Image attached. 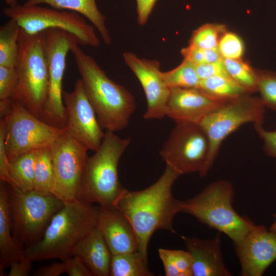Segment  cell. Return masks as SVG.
<instances>
[{"label": "cell", "instance_id": "6da1fadb", "mask_svg": "<svg viewBox=\"0 0 276 276\" xmlns=\"http://www.w3.org/2000/svg\"><path fill=\"white\" fill-rule=\"evenodd\" d=\"M179 176L166 165L156 182L141 191L125 189L114 204L132 225L137 239L138 251L146 259L150 239L156 230L175 233L173 221L180 212L182 201L174 198L172 188Z\"/></svg>", "mask_w": 276, "mask_h": 276}, {"label": "cell", "instance_id": "7a4b0ae2", "mask_svg": "<svg viewBox=\"0 0 276 276\" xmlns=\"http://www.w3.org/2000/svg\"><path fill=\"white\" fill-rule=\"evenodd\" d=\"M77 43L71 49L85 93L103 128L120 131L128 125L136 108L133 95L106 75L94 59Z\"/></svg>", "mask_w": 276, "mask_h": 276}, {"label": "cell", "instance_id": "3957f363", "mask_svg": "<svg viewBox=\"0 0 276 276\" xmlns=\"http://www.w3.org/2000/svg\"><path fill=\"white\" fill-rule=\"evenodd\" d=\"M101 207L79 200L65 202L54 215L42 238L25 249V258L31 261L72 256L76 245L98 225Z\"/></svg>", "mask_w": 276, "mask_h": 276}, {"label": "cell", "instance_id": "277c9868", "mask_svg": "<svg viewBox=\"0 0 276 276\" xmlns=\"http://www.w3.org/2000/svg\"><path fill=\"white\" fill-rule=\"evenodd\" d=\"M131 142L106 130L95 154L87 157L77 200L101 207L114 206L125 190L118 177V164Z\"/></svg>", "mask_w": 276, "mask_h": 276}, {"label": "cell", "instance_id": "5b68a950", "mask_svg": "<svg viewBox=\"0 0 276 276\" xmlns=\"http://www.w3.org/2000/svg\"><path fill=\"white\" fill-rule=\"evenodd\" d=\"M234 198L233 185L227 180H219L196 196L182 201L180 212L188 214L209 228L225 234L235 246L241 243L255 224L235 210Z\"/></svg>", "mask_w": 276, "mask_h": 276}, {"label": "cell", "instance_id": "8992f818", "mask_svg": "<svg viewBox=\"0 0 276 276\" xmlns=\"http://www.w3.org/2000/svg\"><path fill=\"white\" fill-rule=\"evenodd\" d=\"M18 43V82L11 99L41 120L49 88L43 32L31 34L20 28Z\"/></svg>", "mask_w": 276, "mask_h": 276}, {"label": "cell", "instance_id": "52a82bcc", "mask_svg": "<svg viewBox=\"0 0 276 276\" xmlns=\"http://www.w3.org/2000/svg\"><path fill=\"white\" fill-rule=\"evenodd\" d=\"M9 205L12 234L24 249L37 242L64 201L52 193L22 191L10 186Z\"/></svg>", "mask_w": 276, "mask_h": 276}, {"label": "cell", "instance_id": "ba28073f", "mask_svg": "<svg viewBox=\"0 0 276 276\" xmlns=\"http://www.w3.org/2000/svg\"><path fill=\"white\" fill-rule=\"evenodd\" d=\"M265 106L260 98L247 94L227 100L198 123L208 137L209 150L206 172L212 168L224 139L247 123L262 125Z\"/></svg>", "mask_w": 276, "mask_h": 276}, {"label": "cell", "instance_id": "9c48e42d", "mask_svg": "<svg viewBox=\"0 0 276 276\" xmlns=\"http://www.w3.org/2000/svg\"><path fill=\"white\" fill-rule=\"evenodd\" d=\"M43 32V43L49 69V88L41 120L59 128L67 124L66 108L63 101L62 80L67 53L77 38L59 28H49Z\"/></svg>", "mask_w": 276, "mask_h": 276}, {"label": "cell", "instance_id": "30bf717a", "mask_svg": "<svg viewBox=\"0 0 276 276\" xmlns=\"http://www.w3.org/2000/svg\"><path fill=\"white\" fill-rule=\"evenodd\" d=\"M3 13L29 34H36L49 28H59L73 34L81 45L92 47L100 45L94 26L77 13L24 4L8 6L3 9Z\"/></svg>", "mask_w": 276, "mask_h": 276}, {"label": "cell", "instance_id": "8fae6325", "mask_svg": "<svg viewBox=\"0 0 276 276\" xmlns=\"http://www.w3.org/2000/svg\"><path fill=\"white\" fill-rule=\"evenodd\" d=\"M3 119L9 160L22 153L50 147L64 129L47 124L12 99Z\"/></svg>", "mask_w": 276, "mask_h": 276}, {"label": "cell", "instance_id": "7c38bea8", "mask_svg": "<svg viewBox=\"0 0 276 276\" xmlns=\"http://www.w3.org/2000/svg\"><path fill=\"white\" fill-rule=\"evenodd\" d=\"M159 154L162 160L180 175L197 172L205 176L209 144L198 124L176 123Z\"/></svg>", "mask_w": 276, "mask_h": 276}, {"label": "cell", "instance_id": "4fadbf2b", "mask_svg": "<svg viewBox=\"0 0 276 276\" xmlns=\"http://www.w3.org/2000/svg\"><path fill=\"white\" fill-rule=\"evenodd\" d=\"M54 171L52 193L64 202L77 200L87 149L65 128L50 146Z\"/></svg>", "mask_w": 276, "mask_h": 276}, {"label": "cell", "instance_id": "5bb4252c", "mask_svg": "<svg viewBox=\"0 0 276 276\" xmlns=\"http://www.w3.org/2000/svg\"><path fill=\"white\" fill-rule=\"evenodd\" d=\"M66 108V130L88 150L96 151L105 136L96 114L87 98L81 79L75 84L72 92L63 91Z\"/></svg>", "mask_w": 276, "mask_h": 276}, {"label": "cell", "instance_id": "9a60e30c", "mask_svg": "<svg viewBox=\"0 0 276 276\" xmlns=\"http://www.w3.org/2000/svg\"><path fill=\"white\" fill-rule=\"evenodd\" d=\"M123 56L144 91L147 108L144 118L147 120L163 119L166 116L170 88L163 79L159 62L140 58L130 52L124 53Z\"/></svg>", "mask_w": 276, "mask_h": 276}, {"label": "cell", "instance_id": "2e32d148", "mask_svg": "<svg viewBox=\"0 0 276 276\" xmlns=\"http://www.w3.org/2000/svg\"><path fill=\"white\" fill-rule=\"evenodd\" d=\"M241 276H262L276 261V232L255 224L239 245L234 246Z\"/></svg>", "mask_w": 276, "mask_h": 276}, {"label": "cell", "instance_id": "e0dca14e", "mask_svg": "<svg viewBox=\"0 0 276 276\" xmlns=\"http://www.w3.org/2000/svg\"><path fill=\"white\" fill-rule=\"evenodd\" d=\"M226 100L212 97L197 88H171L166 116L176 123L198 124Z\"/></svg>", "mask_w": 276, "mask_h": 276}, {"label": "cell", "instance_id": "ac0fdd59", "mask_svg": "<svg viewBox=\"0 0 276 276\" xmlns=\"http://www.w3.org/2000/svg\"><path fill=\"white\" fill-rule=\"evenodd\" d=\"M192 260L193 276H231L221 249V233L210 240L182 236Z\"/></svg>", "mask_w": 276, "mask_h": 276}, {"label": "cell", "instance_id": "d6986e66", "mask_svg": "<svg viewBox=\"0 0 276 276\" xmlns=\"http://www.w3.org/2000/svg\"><path fill=\"white\" fill-rule=\"evenodd\" d=\"M97 226L112 255L138 251L137 239L132 225L115 206L101 207Z\"/></svg>", "mask_w": 276, "mask_h": 276}, {"label": "cell", "instance_id": "ffe728a7", "mask_svg": "<svg viewBox=\"0 0 276 276\" xmlns=\"http://www.w3.org/2000/svg\"><path fill=\"white\" fill-rule=\"evenodd\" d=\"M72 256L78 257L93 276L109 275L112 254L98 226L76 245Z\"/></svg>", "mask_w": 276, "mask_h": 276}, {"label": "cell", "instance_id": "44dd1931", "mask_svg": "<svg viewBox=\"0 0 276 276\" xmlns=\"http://www.w3.org/2000/svg\"><path fill=\"white\" fill-rule=\"evenodd\" d=\"M7 183L0 184V275L14 261L25 257V249L15 241L12 234V223L9 205Z\"/></svg>", "mask_w": 276, "mask_h": 276}, {"label": "cell", "instance_id": "7402d4cb", "mask_svg": "<svg viewBox=\"0 0 276 276\" xmlns=\"http://www.w3.org/2000/svg\"><path fill=\"white\" fill-rule=\"evenodd\" d=\"M47 4L58 10H69L77 12L87 18L97 29L106 44H110L111 39L106 27V17L97 7L95 0H27L25 5Z\"/></svg>", "mask_w": 276, "mask_h": 276}, {"label": "cell", "instance_id": "603a6c76", "mask_svg": "<svg viewBox=\"0 0 276 276\" xmlns=\"http://www.w3.org/2000/svg\"><path fill=\"white\" fill-rule=\"evenodd\" d=\"M148 260L138 251L112 255L110 276H152Z\"/></svg>", "mask_w": 276, "mask_h": 276}, {"label": "cell", "instance_id": "cb8c5ba5", "mask_svg": "<svg viewBox=\"0 0 276 276\" xmlns=\"http://www.w3.org/2000/svg\"><path fill=\"white\" fill-rule=\"evenodd\" d=\"M198 88L212 97L224 100L248 94L228 75H216L200 80Z\"/></svg>", "mask_w": 276, "mask_h": 276}, {"label": "cell", "instance_id": "d4e9b609", "mask_svg": "<svg viewBox=\"0 0 276 276\" xmlns=\"http://www.w3.org/2000/svg\"><path fill=\"white\" fill-rule=\"evenodd\" d=\"M36 150L22 153L10 161V174L19 189H34V164Z\"/></svg>", "mask_w": 276, "mask_h": 276}, {"label": "cell", "instance_id": "484cf974", "mask_svg": "<svg viewBox=\"0 0 276 276\" xmlns=\"http://www.w3.org/2000/svg\"><path fill=\"white\" fill-rule=\"evenodd\" d=\"M20 28L12 19L0 28V66L15 67Z\"/></svg>", "mask_w": 276, "mask_h": 276}, {"label": "cell", "instance_id": "4316f807", "mask_svg": "<svg viewBox=\"0 0 276 276\" xmlns=\"http://www.w3.org/2000/svg\"><path fill=\"white\" fill-rule=\"evenodd\" d=\"M54 171L50 147L36 150L34 164V189L45 193H52Z\"/></svg>", "mask_w": 276, "mask_h": 276}, {"label": "cell", "instance_id": "83f0119b", "mask_svg": "<svg viewBox=\"0 0 276 276\" xmlns=\"http://www.w3.org/2000/svg\"><path fill=\"white\" fill-rule=\"evenodd\" d=\"M158 252L166 276H193L192 258L187 250L159 248Z\"/></svg>", "mask_w": 276, "mask_h": 276}, {"label": "cell", "instance_id": "f1b7e54d", "mask_svg": "<svg viewBox=\"0 0 276 276\" xmlns=\"http://www.w3.org/2000/svg\"><path fill=\"white\" fill-rule=\"evenodd\" d=\"M162 77L169 88H198L200 79L196 73L195 66L189 61L183 59L174 69L162 72Z\"/></svg>", "mask_w": 276, "mask_h": 276}, {"label": "cell", "instance_id": "f546056e", "mask_svg": "<svg viewBox=\"0 0 276 276\" xmlns=\"http://www.w3.org/2000/svg\"><path fill=\"white\" fill-rule=\"evenodd\" d=\"M223 62L228 75L247 93L258 90V74L241 59H224Z\"/></svg>", "mask_w": 276, "mask_h": 276}, {"label": "cell", "instance_id": "4dcf8cb0", "mask_svg": "<svg viewBox=\"0 0 276 276\" xmlns=\"http://www.w3.org/2000/svg\"><path fill=\"white\" fill-rule=\"evenodd\" d=\"M226 31L223 25L206 24L195 30L191 37L189 45L210 49L218 47L222 35Z\"/></svg>", "mask_w": 276, "mask_h": 276}, {"label": "cell", "instance_id": "1f68e13d", "mask_svg": "<svg viewBox=\"0 0 276 276\" xmlns=\"http://www.w3.org/2000/svg\"><path fill=\"white\" fill-rule=\"evenodd\" d=\"M18 75L15 67L0 66V112L4 117L16 87Z\"/></svg>", "mask_w": 276, "mask_h": 276}, {"label": "cell", "instance_id": "d6a6232c", "mask_svg": "<svg viewBox=\"0 0 276 276\" xmlns=\"http://www.w3.org/2000/svg\"><path fill=\"white\" fill-rule=\"evenodd\" d=\"M258 74V90L265 107L276 111V73L262 71Z\"/></svg>", "mask_w": 276, "mask_h": 276}, {"label": "cell", "instance_id": "836d02e7", "mask_svg": "<svg viewBox=\"0 0 276 276\" xmlns=\"http://www.w3.org/2000/svg\"><path fill=\"white\" fill-rule=\"evenodd\" d=\"M218 48L224 59H241L244 51V43L241 38L237 34L227 31L220 38Z\"/></svg>", "mask_w": 276, "mask_h": 276}, {"label": "cell", "instance_id": "e575fe53", "mask_svg": "<svg viewBox=\"0 0 276 276\" xmlns=\"http://www.w3.org/2000/svg\"><path fill=\"white\" fill-rule=\"evenodd\" d=\"M5 138V123L2 119L0 123V178L10 186L18 189L10 174V161L6 151Z\"/></svg>", "mask_w": 276, "mask_h": 276}, {"label": "cell", "instance_id": "d590c367", "mask_svg": "<svg viewBox=\"0 0 276 276\" xmlns=\"http://www.w3.org/2000/svg\"><path fill=\"white\" fill-rule=\"evenodd\" d=\"M254 128L264 142L263 148L265 153L276 158V130H266L261 124H254Z\"/></svg>", "mask_w": 276, "mask_h": 276}, {"label": "cell", "instance_id": "8d00e7d4", "mask_svg": "<svg viewBox=\"0 0 276 276\" xmlns=\"http://www.w3.org/2000/svg\"><path fill=\"white\" fill-rule=\"evenodd\" d=\"M62 262L65 272L69 276H93L85 264L76 256H72Z\"/></svg>", "mask_w": 276, "mask_h": 276}, {"label": "cell", "instance_id": "74e56055", "mask_svg": "<svg viewBox=\"0 0 276 276\" xmlns=\"http://www.w3.org/2000/svg\"><path fill=\"white\" fill-rule=\"evenodd\" d=\"M196 73L200 80L220 75H228L221 60L216 62L196 65Z\"/></svg>", "mask_w": 276, "mask_h": 276}, {"label": "cell", "instance_id": "f35d334b", "mask_svg": "<svg viewBox=\"0 0 276 276\" xmlns=\"http://www.w3.org/2000/svg\"><path fill=\"white\" fill-rule=\"evenodd\" d=\"M157 0H136L137 22L140 25H144Z\"/></svg>", "mask_w": 276, "mask_h": 276}, {"label": "cell", "instance_id": "ab89813d", "mask_svg": "<svg viewBox=\"0 0 276 276\" xmlns=\"http://www.w3.org/2000/svg\"><path fill=\"white\" fill-rule=\"evenodd\" d=\"M32 261L27 259L25 257L13 262L10 266L9 276L29 275L32 268Z\"/></svg>", "mask_w": 276, "mask_h": 276}, {"label": "cell", "instance_id": "60d3db41", "mask_svg": "<svg viewBox=\"0 0 276 276\" xmlns=\"http://www.w3.org/2000/svg\"><path fill=\"white\" fill-rule=\"evenodd\" d=\"M65 272L64 265L61 263H53L42 266L33 271L35 276H58Z\"/></svg>", "mask_w": 276, "mask_h": 276}, {"label": "cell", "instance_id": "b9f144b4", "mask_svg": "<svg viewBox=\"0 0 276 276\" xmlns=\"http://www.w3.org/2000/svg\"><path fill=\"white\" fill-rule=\"evenodd\" d=\"M5 1L9 7H13L18 5L17 0H5Z\"/></svg>", "mask_w": 276, "mask_h": 276}, {"label": "cell", "instance_id": "7bdbcfd3", "mask_svg": "<svg viewBox=\"0 0 276 276\" xmlns=\"http://www.w3.org/2000/svg\"><path fill=\"white\" fill-rule=\"evenodd\" d=\"M273 217L274 221L271 225L269 229L272 231L276 232V213L273 215Z\"/></svg>", "mask_w": 276, "mask_h": 276}]
</instances>
